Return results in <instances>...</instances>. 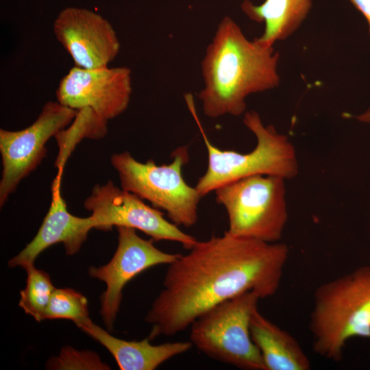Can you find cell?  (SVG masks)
Wrapping results in <instances>:
<instances>
[{"mask_svg":"<svg viewBox=\"0 0 370 370\" xmlns=\"http://www.w3.org/2000/svg\"><path fill=\"white\" fill-rule=\"evenodd\" d=\"M279 53L249 40L230 17L219 23L201 62L204 87L197 97L204 115L240 116L251 94L277 87Z\"/></svg>","mask_w":370,"mask_h":370,"instance_id":"2","label":"cell"},{"mask_svg":"<svg viewBox=\"0 0 370 370\" xmlns=\"http://www.w3.org/2000/svg\"><path fill=\"white\" fill-rule=\"evenodd\" d=\"M63 170L58 169L51 184V201L49 210L37 234L25 247L8 261L10 267L34 264L36 258L46 249L56 243L64 245L67 255L76 254L87 238L95 222L91 217H79L71 214L61 194Z\"/></svg>","mask_w":370,"mask_h":370,"instance_id":"13","label":"cell"},{"mask_svg":"<svg viewBox=\"0 0 370 370\" xmlns=\"http://www.w3.org/2000/svg\"><path fill=\"white\" fill-rule=\"evenodd\" d=\"M188 251L168 264L162 289L145 317L151 325L150 340L185 330L209 308L243 293L254 292L260 299L273 296L289 256L283 243L226 231L197 241Z\"/></svg>","mask_w":370,"mask_h":370,"instance_id":"1","label":"cell"},{"mask_svg":"<svg viewBox=\"0 0 370 370\" xmlns=\"http://www.w3.org/2000/svg\"><path fill=\"white\" fill-rule=\"evenodd\" d=\"M169 164L158 165L150 159L136 160L130 152L114 153L111 164L120 178L121 188L163 210L175 225L190 227L198 220L201 195L182 176V167L189 161L188 147L180 146L171 153Z\"/></svg>","mask_w":370,"mask_h":370,"instance_id":"5","label":"cell"},{"mask_svg":"<svg viewBox=\"0 0 370 370\" xmlns=\"http://www.w3.org/2000/svg\"><path fill=\"white\" fill-rule=\"evenodd\" d=\"M53 29L75 66L86 69L108 67L119 53L120 42L112 24L88 9L64 8L54 20Z\"/></svg>","mask_w":370,"mask_h":370,"instance_id":"12","label":"cell"},{"mask_svg":"<svg viewBox=\"0 0 370 370\" xmlns=\"http://www.w3.org/2000/svg\"><path fill=\"white\" fill-rule=\"evenodd\" d=\"M118 245L110 261L99 267H92L89 275L105 282L101 295L100 314L108 330L111 331L119 310L125 286L143 271L160 264H169L180 254L163 251L153 245V240L140 237L136 230L116 227Z\"/></svg>","mask_w":370,"mask_h":370,"instance_id":"10","label":"cell"},{"mask_svg":"<svg viewBox=\"0 0 370 370\" xmlns=\"http://www.w3.org/2000/svg\"><path fill=\"white\" fill-rule=\"evenodd\" d=\"M358 119L361 121L370 123V108L366 112L360 115Z\"/></svg>","mask_w":370,"mask_h":370,"instance_id":"22","label":"cell"},{"mask_svg":"<svg viewBox=\"0 0 370 370\" xmlns=\"http://www.w3.org/2000/svg\"><path fill=\"white\" fill-rule=\"evenodd\" d=\"M285 179L257 175L226 184L214 190L226 211L231 235L279 242L288 219Z\"/></svg>","mask_w":370,"mask_h":370,"instance_id":"6","label":"cell"},{"mask_svg":"<svg viewBox=\"0 0 370 370\" xmlns=\"http://www.w3.org/2000/svg\"><path fill=\"white\" fill-rule=\"evenodd\" d=\"M132 92L128 67L86 69L75 66L60 80L56 98L74 110L89 108L108 121L127 108Z\"/></svg>","mask_w":370,"mask_h":370,"instance_id":"11","label":"cell"},{"mask_svg":"<svg viewBox=\"0 0 370 370\" xmlns=\"http://www.w3.org/2000/svg\"><path fill=\"white\" fill-rule=\"evenodd\" d=\"M69 319L77 326L90 319L88 301L80 293L71 288H56L45 319Z\"/></svg>","mask_w":370,"mask_h":370,"instance_id":"19","label":"cell"},{"mask_svg":"<svg viewBox=\"0 0 370 370\" xmlns=\"http://www.w3.org/2000/svg\"><path fill=\"white\" fill-rule=\"evenodd\" d=\"M260 299L254 292L247 291L205 311L189 327L193 346L241 369L266 370L249 329L251 313Z\"/></svg>","mask_w":370,"mask_h":370,"instance_id":"7","label":"cell"},{"mask_svg":"<svg viewBox=\"0 0 370 370\" xmlns=\"http://www.w3.org/2000/svg\"><path fill=\"white\" fill-rule=\"evenodd\" d=\"M78 328L105 347L121 370H153L193 347L190 341L152 345L149 338L142 341L121 339L95 324L90 319Z\"/></svg>","mask_w":370,"mask_h":370,"instance_id":"14","label":"cell"},{"mask_svg":"<svg viewBox=\"0 0 370 370\" xmlns=\"http://www.w3.org/2000/svg\"><path fill=\"white\" fill-rule=\"evenodd\" d=\"M365 17L368 22L370 34V0H349Z\"/></svg>","mask_w":370,"mask_h":370,"instance_id":"21","label":"cell"},{"mask_svg":"<svg viewBox=\"0 0 370 370\" xmlns=\"http://www.w3.org/2000/svg\"><path fill=\"white\" fill-rule=\"evenodd\" d=\"M27 272L25 288L20 293L18 305L36 321L45 319L47 309L56 289L48 273L38 269L34 264L23 268Z\"/></svg>","mask_w":370,"mask_h":370,"instance_id":"18","label":"cell"},{"mask_svg":"<svg viewBox=\"0 0 370 370\" xmlns=\"http://www.w3.org/2000/svg\"><path fill=\"white\" fill-rule=\"evenodd\" d=\"M47 367L52 369H110L97 354L78 351L71 347H64L56 357L51 358Z\"/></svg>","mask_w":370,"mask_h":370,"instance_id":"20","label":"cell"},{"mask_svg":"<svg viewBox=\"0 0 370 370\" xmlns=\"http://www.w3.org/2000/svg\"><path fill=\"white\" fill-rule=\"evenodd\" d=\"M84 208L92 212L97 230L109 231L114 226L132 227L153 241L179 243L186 250L198 241L168 221L160 210L148 206L134 193L118 188L111 180L93 187L84 201Z\"/></svg>","mask_w":370,"mask_h":370,"instance_id":"9","label":"cell"},{"mask_svg":"<svg viewBox=\"0 0 370 370\" xmlns=\"http://www.w3.org/2000/svg\"><path fill=\"white\" fill-rule=\"evenodd\" d=\"M77 110L58 101L47 102L36 120L17 131L0 130L2 174L0 206L15 191L19 182L40 164L46 156L50 138L65 129L74 120Z\"/></svg>","mask_w":370,"mask_h":370,"instance_id":"8","label":"cell"},{"mask_svg":"<svg viewBox=\"0 0 370 370\" xmlns=\"http://www.w3.org/2000/svg\"><path fill=\"white\" fill-rule=\"evenodd\" d=\"M107 123L108 121L89 108L78 110L69 128L62 130L55 136L60 147L59 155L55 163L58 169L64 170L68 157L82 138L98 139L103 137L108 132Z\"/></svg>","mask_w":370,"mask_h":370,"instance_id":"17","label":"cell"},{"mask_svg":"<svg viewBox=\"0 0 370 370\" xmlns=\"http://www.w3.org/2000/svg\"><path fill=\"white\" fill-rule=\"evenodd\" d=\"M309 329L314 352L336 362L341 360L350 339H370V265L317 288Z\"/></svg>","mask_w":370,"mask_h":370,"instance_id":"4","label":"cell"},{"mask_svg":"<svg viewBox=\"0 0 370 370\" xmlns=\"http://www.w3.org/2000/svg\"><path fill=\"white\" fill-rule=\"evenodd\" d=\"M312 4V0H265L256 5L245 0L241 8L251 20L264 23V32L255 39L271 47L297 29L307 17Z\"/></svg>","mask_w":370,"mask_h":370,"instance_id":"16","label":"cell"},{"mask_svg":"<svg viewBox=\"0 0 370 370\" xmlns=\"http://www.w3.org/2000/svg\"><path fill=\"white\" fill-rule=\"evenodd\" d=\"M185 100L208 153L207 169L195 186L202 197L223 185L252 175H275L289 180L297 175L294 145L273 125L265 126L256 111L246 112L243 123L255 136L256 145L252 151L243 153L214 145L199 119L191 94L186 95Z\"/></svg>","mask_w":370,"mask_h":370,"instance_id":"3","label":"cell"},{"mask_svg":"<svg viewBox=\"0 0 370 370\" xmlns=\"http://www.w3.org/2000/svg\"><path fill=\"white\" fill-rule=\"evenodd\" d=\"M251 339L266 370H309L310 361L298 341L265 317L256 308L249 323Z\"/></svg>","mask_w":370,"mask_h":370,"instance_id":"15","label":"cell"}]
</instances>
